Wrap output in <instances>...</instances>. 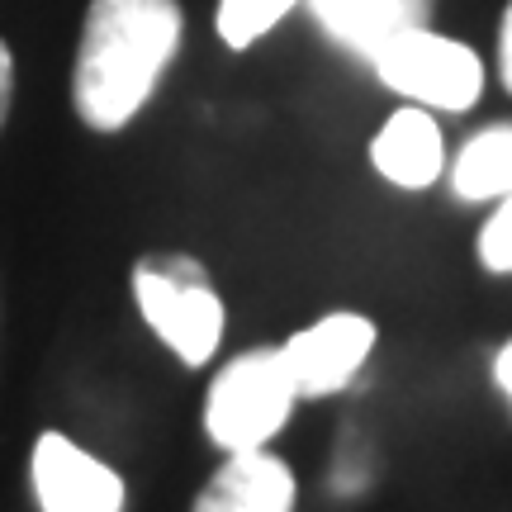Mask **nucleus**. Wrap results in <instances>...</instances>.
Returning <instances> with one entry per match:
<instances>
[{
  "instance_id": "nucleus-1",
  "label": "nucleus",
  "mask_w": 512,
  "mask_h": 512,
  "mask_svg": "<svg viewBox=\"0 0 512 512\" xmlns=\"http://www.w3.org/2000/svg\"><path fill=\"white\" fill-rule=\"evenodd\" d=\"M185 38L181 0H91L72 67L76 119L119 133L157 95Z\"/></svg>"
},
{
  "instance_id": "nucleus-2",
  "label": "nucleus",
  "mask_w": 512,
  "mask_h": 512,
  "mask_svg": "<svg viewBox=\"0 0 512 512\" xmlns=\"http://www.w3.org/2000/svg\"><path fill=\"white\" fill-rule=\"evenodd\" d=\"M128 285H133V304L143 313V323L157 332V342L181 366L200 370L219 356L228 309H223L219 290H214V275H209V266L200 256L190 252L143 256L133 266Z\"/></svg>"
},
{
  "instance_id": "nucleus-3",
  "label": "nucleus",
  "mask_w": 512,
  "mask_h": 512,
  "mask_svg": "<svg viewBox=\"0 0 512 512\" xmlns=\"http://www.w3.org/2000/svg\"><path fill=\"white\" fill-rule=\"evenodd\" d=\"M299 389L294 375L285 366L280 347H252L238 351L219 366V375L209 380L204 394V432L228 451H256L271 446V437H280V427L290 422Z\"/></svg>"
},
{
  "instance_id": "nucleus-4",
  "label": "nucleus",
  "mask_w": 512,
  "mask_h": 512,
  "mask_svg": "<svg viewBox=\"0 0 512 512\" xmlns=\"http://www.w3.org/2000/svg\"><path fill=\"white\" fill-rule=\"evenodd\" d=\"M370 67L380 76V86H389L394 95H403L408 105H422V110L465 114L484 95V62L475 48L460 38L432 34L427 24L394 34L370 57Z\"/></svg>"
},
{
  "instance_id": "nucleus-5",
  "label": "nucleus",
  "mask_w": 512,
  "mask_h": 512,
  "mask_svg": "<svg viewBox=\"0 0 512 512\" xmlns=\"http://www.w3.org/2000/svg\"><path fill=\"white\" fill-rule=\"evenodd\" d=\"M29 489L38 512H124V475L76 446L67 432H38L29 451Z\"/></svg>"
},
{
  "instance_id": "nucleus-6",
  "label": "nucleus",
  "mask_w": 512,
  "mask_h": 512,
  "mask_svg": "<svg viewBox=\"0 0 512 512\" xmlns=\"http://www.w3.org/2000/svg\"><path fill=\"white\" fill-rule=\"evenodd\" d=\"M375 342H380V328L370 323L366 313L342 309V313H323L318 323L294 332L290 342H280V351H285V366L294 375L299 399H332L361 375Z\"/></svg>"
},
{
  "instance_id": "nucleus-7",
  "label": "nucleus",
  "mask_w": 512,
  "mask_h": 512,
  "mask_svg": "<svg viewBox=\"0 0 512 512\" xmlns=\"http://www.w3.org/2000/svg\"><path fill=\"white\" fill-rule=\"evenodd\" d=\"M299 479L266 446L256 451H228L219 470L209 475L190 512H294Z\"/></svg>"
},
{
  "instance_id": "nucleus-8",
  "label": "nucleus",
  "mask_w": 512,
  "mask_h": 512,
  "mask_svg": "<svg viewBox=\"0 0 512 512\" xmlns=\"http://www.w3.org/2000/svg\"><path fill=\"white\" fill-rule=\"evenodd\" d=\"M370 162L389 185L399 190H427L446 171V143L437 119L422 105H403L384 119V128L370 138Z\"/></svg>"
},
{
  "instance_id": "nucleus-9",
  "label": "nucleus",
  "mask_w": 512,
  "mask_h": 512,
  "mask_svg": "<svg viewBox=\"0 0 512 512\" xmlns=\"http://www.w3.org/2000/svg\"><path fill=\"white\" fill-rule=\"evenodd\" d=\"M304 5L318 19V29L361 62H370L394 34L432 19V0H304Z\"/></svg>"
},
{
  "instance_id": "nucleus-10",
  "label": "nucleus",
  "mask_w": 512,
  "mask_h": 512,
  "mask_svg": "<svg viewBox=\"0 0 512 512\" xmlns=\"http://www.w3.org/2000/svg\"><path fill=\"white\" fill-rule=\"evenodd\" d=\"M446 176H451V195L465 204L503 200L512 190V124H489L475 138H465Z\"/></svg>"
},
{
  "instance_id": "nucleus-11",
  "label": "nucleus",
  "mask_w": 512,
  "mask_h": 512,
  "mask_svg": "<svg viewBox=\"0 0 512 512\" xmlns=\"http://www.w3.org/2000/svg\"><path fill=\"white\" fill-rule=\"evenodd\" d=\"M294 5H304V0H219L214 29H219V38L233 53H242V48H252L256 38L271 34Z\"/></svg>"
},
{
  "instance_id": "nucleus-12",
  "label": "nucleus",
  "mask_w": 512,
  "mask_h": 512,
  "mask_svg": "<svg viewBox=\"0 0 512 512\" xmlns=\"http://www.w3.org/2000/svg\"><path fill=\"white\" fill-rule=\"evenodd\" d=\"M479 266L494 275H512V190L498 200V209L484 219V228H479Z\"/></svg>"
},
{
  "instance_id": "nucleus-13",
  "label": "nucleus",
  "mask_w": 512,
  "mask_h": 512,
  "mask_svg": "<svg viewBox=\"0 0 512 512\" xmlns=\"http://www.w3.org/2000/svg\"><path fill=\"white\" fill-rule=\"evenodd\" d=\"M10 105H15V53H10V43L0 38V128L10 119Z\"/></svg>"
},
{
  "instance_id": "nucleus-14",
  "label": "nucleus",
  "mask_w": 512,
  "mask_h": 512,
  "mask_svg": "<svg viewBox=\"0 0 512 512\" xmlns=\"http://www.w3.org/2000/svg\"><path fill=\"white\" fill-rule=\"evenodd\" d=\"M498 76L512 95V5L503 10V29H498Z\"/></svg>"
},
{
  "instance_id": "nucleus-15",
  "label": "nucleus",
  "mask_w": 512,
  "mask_h": 512,
  "mask_svg": "<svg viewBox=\"0 0 512 512\" xmlns=\"http://www.w3.org/2000/svg\"><path fill=\"white\" fill-rule=\"evenodd\" d=\"M494 384L503 389V399L512 403V337L498 347V356H494Z\"/></svg>"
}]
</instances>
